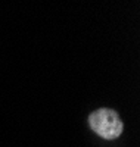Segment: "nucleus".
<instances>
[{
	"mask_svg": "<svg viewBox=\"0 0 140 147\" xmlns=\"http://www.w3.org/2000/svg\"><path fill=\"white\" fill-rule=\"evenodd\" d=\"M88 127L103 140H117L124 131V122L117 110L100 107L88 115Z\"/></svg>",
	"mask_w": 140,
	"mask_h": 147,
	"instance_id": "nucleus-1",
	"label": "nucleus"
}]
</instances>
